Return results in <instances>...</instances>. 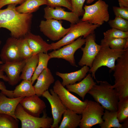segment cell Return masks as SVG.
<instances>
[{
  "label": "cell",
  "mask_w": 128,
  "mask_h": 128,
  "mask_svg": "<svg viewBox=\"0 0 128 128\" xmlns=\"http://www.w3.org/2000/svg\"><path fill=\"white\" fill-rule=\"evenodd\" d=\"M0 78L2 79L5 82H8V79L6 75L4 74V72L0 69ZM0 90L1 92L9 98H14L13 91L8 90L6 89V87L3 82L0 81Z\"/></svg>",
  "instance_id": "cell-37"
},
{
  "label": "cell",
  "mask_w": 128,
  "mask_h": 128,
  "mask_svg": "<svg viewBox=\"0 0 128 128\" xmlns=\"http://www.w3.org/2000/svg\"><path fill=\"white\" fill-rule=\"evenodd\" d=\"M18 40L12 37L8 38L2 48L0 57L3 63L18 62L23 60L19 53Z\"/></svg>",
  "instance_id": "cell-15"
},
{
  "label": "cell",
  "mask_w": 128,
  "mask_h": 128,
  "mask_svg": "<svg viewBox=\"0 0 128 128\" xmlns=\"http://www.w3.org/2000/svg\"><path fill=\"white\" fill-rule=\"evenodd\" d=\"M116 60L113 74L114 83L111 87L116 90L119 100L128 97V49Z\"/></svg>",
  "instance_id": "cell-3"
},
{
  "label": "cell",
  "mask_w": 128,
  "mask_h": 128,
  "mask_svg": "<svg viewBox=\"0 0 128 128\" xmlns=\"http://www.w3.org/2000/svg\"><path fill=\"white\" fill-rule=\"evenodd\" d=\"M26 0H0V9L4 6L9 4L20 5L23 3Z\"/></svg>",
  "instance_id": "cell-39"
},
{
  "label": "cell",
  "mask_w": 128,
  "mask_h": 128,
  "mask_svg": "<svg viewBox=\"0 0 128 128\" xmlns=\"http://www.w3.org/2000/svg\"><path fill=\"white\" fill-rule=\"evenodd\" d=\"M82 37H80L72 43L48 53L50 59H63L68 62L71 65L77 67L74 58V54L78 50L81 48L85 44V39L82 38Z\"/></svg>",
  "instance_id": "cell-11"
},
{
  "label": "cell",
  "mask_w": 128,
  "mask_h": 128,
  "mask_svg": "<svg viewBox=\"0 0 128 128\" xmlns=\"http://www.w3.org/2000/svg\"><path fill=\"white\" fill-rule=\"evenodd\" d=\"M90 68L89 67L85 65L80 69L69 73H62L56 72V74L61 78L62 80L61 83L64 87L67 85L73 84L77 82H80L87 75L89 72Z\"/></svg>",
  "instance_id": "cell-21"
},
{
  "label": "cell",
  "mask_w": 128,
  "mask_h": 128,
  "mask_svg": "<svg viewBox=\"0 0 128 128\" xmlns=\"http://www.w3.org/2000/svg\"><path fill=\"white\" fill-rule=\"evenodd\" d=\"M120 7H128V0H117Z\"/></svg>",
  "instance_id": "cell-40"
},
{
  "label": "cell",
  "mask_w": 128,
  "mask_h": 128,
  "mask_svg": "<svg viewBox=\"0 0 128 128\" xmlns=\"http://www.w3.org/2000/svg\"><path fill=\"white\" fill-rule=\"evenodd\" d=\"M100 26L81 20L76 23L71 24L69 30L63 37L57 42L51 44V50L59 49L72 43L80 37H83L85 38L89 34L94 33L95 30Z\"/></svg>",
  "instance_id": "cell-4"
},
{
  "label": "cell",
  "mask_w": 128,
  "mask_h": 128,
  "mask_svg": "<svg viewBox=\"0 0 128 128\" xmlns=\"http://www.w3.org/2000/svg\"><path fill=\"white\" fill-rule=\"evenodd\" d=\"M62 21L54 19L42 20L39 27L40 31L46 37L53 41H59L68 32L70 27L64 28Z\"/></svg>",
  "instance_id": "cell-10"
},
{
  "label": "cell",
  "mask_w": 128,
  "mask_h": 128,
  "mask_svg": "<svg viewBox=\"0 0 128 128\" xmlns=\"http://www.w3.org/2000/svg\"><path fill=\"white\" fill-rule=\"evenodd\" d=\"M3 64V63L1 61H0V64Z\"/></svg>",
  "instance_id": "cell-43"
},
{
  "label": "cell",
  "mask_w": 128,
  "mask_h": 128,
  "mask_svg": "<svg viewBox=\"0 0 128 128\" xmlns=\"http://www.w3.org/2000/svg\"><path fill=\"white\" fill-rule=\"evenodd\" d=\"M27 60L0 64V69L5 73L8 79V82L10 85H15L20 81V74Z\"/></svg>",
  "instance_id": "cell-17"
},
{
  "label": "cell",
  "mask_w": 128,
  "mask_h": 128,
  "mask_svg": "<svg viewBox=\"0 0 128 128\" xmlns=\"http://www.w3.org/2000/svg\"><path fill=\"white\" fill-rule=\"evenodd\" d=\"M14 98L25 97L36 94L34 88L31 82L27 80H23L13 91Z\"/></svg>",
  "instance_id": "cell-26"
},
{
  "label": "cell",
  "mask_w": 128,
  "mask_h": 128,
  "mask_svg": "<svg viewBox=\"0 0 128 128\" xmlns=\"http://www.w3.org/2000/svg\"></svg>",
  "instance_id": "cell-44"
},
{
  "label": "cell",
  "mask_w": 128,
  "mask_h": 128,
  "mask_svg": "<svg viewBox=\"0 0 128 128\" xmlns=\"http://www.w3.org/2000/svg\"><path fill=\"white\" fill-rule=\"evenodd\" d=\"M128 120L127 118L123 122V123L122 125L123 128H128Z\"/></svg>",
  "instance_id": "cell-41"
},
{
  "label": "cell",
  "mask_w": 128,
  "mask_h": 128,
  "mask_svg": "<svg viewBox=\"0 0 128 128\" xmlns=\"http://www.w3.org/2000/svg\"><path fill=\"white\" fill-rule=\"evenodd\" d=\"M96 83L94 82L90 73L88 74L79 82L66 86L69 92L76 94L84 100L86 94Z\"/></svg>",
  "instance_id": "cell-19"
},
{
  "label": "cell",
  "mask_w": 128,
  "mask_h": 128,
  "mask_svg": "<svg viewBox=\"0 0 128 128\" xmlns=\"http://www.w3.org/2000/svg\"><path fill=\"white\" fill-rule=\"evenodd\" d=\"M86 3L87 4H90L91 3L95 0H86Z\"/></svg>",
  "instance_id": "cell-42"
},
{
  "label": "cell",
  "mask_w": 128,
  "mask_h": 128,
  "mask_svg": "<svg viewBox=\"0 0 128 128\" xmlns=\"http://www.w3.org/2000/svg\"><path fill=\"white\" fill-rule=\"evenodd\" d=\"M100 45L107 46L113 50L126 49L128 48V38L104 37L101 40Z\"/></svg>",
  "instance_id": "cell-28"
},
{
  "label": "cell",
  "mask_w": 128,
  "mask_h": 128,
  "mask_svg": "<svg viewBox=\"0 0 128 128\" xmlns=\"http://www.w3.org/2000/svg\"><path fill=\"white\" fill-rule=\"evenodd\" d=\"M108 7V5L102 0H98L90 5H85L81 20L92 24L101 25L109 20Z\"/></svg>",
  "instance_id": "cell-6"
},
{
  "label": "cell",
  "mask_w": 128,
  "mask_h": 128,
  "mask_svg": "<svg viewBox=\"0 0 128 128\" xmlns=\"http://www.w3.org/2000/svg\"><path fill=\"white\" fill-rule=\"evenodd\" d=\"M85 39V45L84 47L81 48L83 54L78 64L82 67L86 65L90 68L102 46L96 43L94 33L89 34Z\"/></svg>",
  "instance_id": "cell-12"
},
{
  "label": "cell",
  "mask_w": 128,
  "mask_h": 128,
  "mask_svg": "<svg viewBox=\"0 0 128 128\" xmlns=\"http://www.w3.org/2000/svg\"><path fill=\"white\" fill-rule=\"evenodd\" d=\"M41 117L31 115L26 112L19 103L15 111L16 118L20 120L22 128H49L52 124V118L47 116L45 110Z\"/></svg>",
  "instance_id": "cell-7"
},
{
  "label": "cell",
  "mask_w": 128,
  "mask_h": 128,
  "mask_svg": "<svg viewBox=\"0 0 128 128\" xmlns=\"http://www.w3.org/2000/svg\"><path fill=\"white\" fill-rule=\"evenodd\" d=\"M88 93L99 103L104 109L110 111H117L119 97L116 90L106 81H98Z\"/></svg>",
  "instance_id": "cell-2"
},
{
  "label": "cell",
  "mask_w": 128,
  "mask_h": 128,
  "mask_svg": "<svg viewBox=\"0 0 128 128\" xmlns=\"http://www.w3.org/2000/svg\"><path fill=\"white\" fill-rule=\"evenodd\" d=\"M53 89L67 109L81 114L89 100L86 99L83 101L80 100L66 89L59 80L55 82Z\"/></svg>",
  "instance_id": "cell-8"
},
{
  "label": "cell",
  "mask_w": 128,
  "mask_h": 128,
  "mask_svg": "<svg viewBox=\"0 0 128 128\" xmlns=\"http://www.w3.org/2000/svg\"><path fill=\"white\" fill-rule=\"evenodd\" d=\"M104 109L96 101L88 100L83 111L79 126L81 128H90L96 125L102 123Z\"/></svg>",
  "instance_id": "cell-9"
},
{
  "label": "cell",
  "mask_w": 128,
  "mask_h": 128,
  "mask_svg": "<svg viewBox=\"0 0 128 128\" xmlns=\"http://www.w3.org/2000/svg\"><path fill=\"white\" fill-rule=\"evenodd\" d=\"M113 9L115 16L128 20V7L114 6Z\"/></svg>",
  "instance_id": "cell-38"
},
{
  "label": "cell",
  "mask_w": 128,
  "mask_h": 128,
  "mask_svg": "<svg viewBox=\"0 0 128 128\" xmlns=\"http://www.w3.org/2000/svg\"><path fill=\"white\" fill-rule=\"evenodd\" d=\"M48 5L47 0H26L20 5L16 7L15 9L21 13L32 14L37 10L41 6Z\"/></svg>",
  "instance_id": "cell-24"
},
{
  "label": "cell",
  "mask_w": 128,
  "mask_h": 128,
  "mask_svg": "<svg viewBox=\"0 0 128 128\" xmlns=\"http://www.w3.org/2000/svg\"><path fill=\"white\" fill-rule=\"evenodd\" d=\"M86 0H71L72 8V11L79 17L83 16L84 13L83 6Z\"/></svg>",
  "instance_id": "cell-35"
},
{
  "label": "cell",
  "mask_w": 128,
  "mask_h": 128,
  "mask_svg": "<svg viewBox=\"0 0 128 128\" xmlns=\"http://www.w3.org/2000/svg\"><path fill=\"white\" fill-rule=\"evenodd\" d=\"M36 94L24 97L19 103L24 110L28 114L37 117L45 110L44 102Z\"/></svg>",
  "instance_id": "cell-16"
},
{
  "label": "cell",
  "mask_w": 128,
  "mask_h": 128,
  "mask_svg": "<svg viewBox=\"0 0 128 128\" xmlns=\"http://www.w3.org/2000/svg\"><path fill=\"white\" fill-rule=\"evenodd\" d=\"M117 111V118L120 123L128 118V97L119 100Z\"/></svg>",
  "instance_id": "cell-31"
},
{
  "label": "cell",
  "mask_w": 128,
  "mask_h": 128,
  "mask_svg": "<svg viewBox=\"0 0 128 128\" xmlns=\"http://www.w3.org/2000/svg\"><path fill=\"white\" fill-rule=\"evenodd\" d=\"M38 54L39 56L38 63L31 78V82L32 84L42 72L47 68L48 61L50 59L47 53L41 52Z\"/></svg>",
  "instance_id": "cell-29"
},
{
  "label": "cell",
  "mask_w": 128,
  "mask_h": 128,
  "mask_svg": "<svg viewBox=\"0 0 128 128\" xmlns=\"http://www.w3.org/2000/svg\"><path fill=\"white\" fill-rule=\"evenodd\" d=\"M58 128H76L79 124L82 116L72 110L67 109Z\"/></svg>",
  "instance_id": "cell-23"
},
{
  "label": "cell",
  "mask_w": 128,
  "mask_h": 128,
  "mask_svg": "<svg viewBox=\"0 0 128 128\" xmlns=\"http://www.w3.org/2000/svg\"><path fill=\"white\" fill-rule=\"evenodd\" d=\"M44 17L46 19H54L58 20H64L73 24L79 20V17L71 11H66L60 6L47 5L44 9Z\"/></svg>",
  "instance_id": "cell-14"
},
{
  "label": "cell",
  "mask_w": 128,
  "mask_h": 128,
  "mask_svg": "<svg viewBox=\"0 0 128 128\" xmlns=\"http://www.w3.org/2000/svg\"><path fill=\"white\" fill-rule=\"evenodd\" d=\"M37 79L33 87L36 94L39 97L42 96L44 92L48 90L55 81L51 72L48 68L42 72Z\"/></svg>",
  "instance_id": "cell-20"
},
{
  "label": "cell",
  "mask_w": 128,
  "mask_h": 128,
  "mask_svg": "<svg viewBox=\"0 0 128 128\" xmlns=\"http://www.w3.org/2000/svg\"><path fill=\"white\" fill-rule=\"evenodd\" d=\"M32 50L33 55L41 52L47 53L51 50V44L48 43L40 36L30 32L24 37Z\"/></svg>",
  "instance_id": "cell-18"
},
{
  "label": "cell",
  "mask_w": 128,
  "mask_h": 128,
  "mask_svg": "<svg viewBox=\"0 0 128 128\" xmlns=\"http://www.w3.org/2000/svg\"><path fill=\"white\" fill-rule=\"evenodd\" d=\"M104 38H128V31L125 32L112 28L103 33Z\"/></svg>",
  "instance_id": "cell-34"
},
{
  "label": "cell",
  "mask_w": 128,
  "mask_h": 128,
  "mask_svg": "<svg viewBox=\"0 0 128 128\" xmlns=\"http://www.w3.org/2000/svg\"><path fill=\"white\" fill-rule=\"evenodd\" d=\"M49 6L64 7L72 11V8L71 0H47Z\"/></svg>",
  "instance_id": "cell-36"
},
{
  "label": "cell",
  "mask_w": 128,
  "mask_h": 128,
  "mask_svg": "<svg viewBox=\"0 0 128 128\" xmlns=\"http://www.w3.org/2000/svg\"><path fill=\"white\" fill-rule=\"evenodd\" d=\"M108 23L112 28L124 31H128V20L115 16L114 19L109 20Z\"/></svg>",
  "instance_id": "cell-33"
},
{
  "label": "cell",
  "mask_w": 128,
  "mask_h": 128,
  "mask_svg": "<svg viewBox=\"0 0 128 128\" xmlns=\"http://www.w3.org/2000/svg\"><path fill=\"white\" fill-rule=\"evenodd\" d=\"M38 60V54L33 55L27 59L20 75L21 79L31 81L32 77L37 67Z\"/></svg>",
  "instance_id": "cell-25"
},
{
  "label": "cell",
  "mask_w": 128,
  "mask_h": 128,
  "mask_svg": "<svg viewBox=\"0 0 128 128\" xmlns=\"http://www.w3.org/2000/svg\"><path fill=\"white\" fill-rule=\"evenodd\" d=\"M19 121L10 115L0 113V128H18Z\"/></svg>",
  "instance_id": "cell-32"
},
{
  "label": "cell",
  "mask_w": 128,
  "mask_h": 128,
  "mask_svg": "<svg viewBox=\"0 0 128 128\" xmlns=\"http://www.w3.org/2000/svg\"><path fill=\"white\" fill-rule=\"evenodd\" d=\"M101 46L89 71L91 73L92 77L96 81L95 74L97 69L102 66H105L110 69V73L114 71L116 61L123 55L126 49L113 50L107 46Z\"/></svg>",
  "instance_id": "cell-5"
},
{
  "label": "cell",
  "mask_w": 128,
  "mask_h": 128,
  "mask_svg": "<svg viewBox=\"0 0 128 128\" xmlns=\"http://www.w3.org/2000/svg\"><path fill=\"white\" fill-rule=\"evenodd\" d=\"M16 5L9 4L5 9H0V28L9 30L11 37L18 39L30 32L32 14L21 13L15 9ZM0 40V45L1 43Z\"/></svg>",
  "instance_id": "cell-1"
},
{
  "label": "cell",
  "mask_w": 128,
  "mask_h": 128,
  "mask_svg": "<svg viewBox=\"0 0 128 128\" xmlns=\"http://www.w3.org/2000/svg\"><path fill=\"white\" fill-rule=\"evenodd\" d=\"M102 118L104 121L99 124L101 128H123L117 118V111L105 110Z\"/></svg>",
  "instance_id": "cell-27"
},
{
  "label": "cell",
  "mask_w": 128,
  "mask_h": 128,
  "mask_svg": "<svg viewBox=\"0 0 128 128\" xmlns=\"http://www.w3.org/2000/svg\"><path fill=\"white\" fill-rule=\"evenodd\" d=\"M24 97L11 98L0 93V113L10 115L16 119L15 113L18 105Z\"/></svg>",
  "instance_id": "cell-22"
},
{
  "label": "cell",
  "mask_w": 128,
  "mask_h": 128,
  "mask_svg": "<svg viewBox=\"0 0 128 128\" xmlns=\"http://www.w3.org/2000/svg\"><path fill=\"white\" fill-rule=\"evenodd\" d=\"M50 91H46L42 96L47 100L51 107L53 122L51 128H58L62 115L67 109L53 89H50Z\"/></svg>",
  "instance_id": "cell-13"
},
{
  "label": "cell",
  "mask_w": 128,
  "mask_h": 128,
  "mask_svg": "<svg viewBox=\"0 0 128 128\" xmlns=\"http://www.w3.org/2000/svg\"><path fill=\"white\" fill-rule=\"evenodd\" d=\"M18 46L19 55L23 60L28 59L33 55L32 51L24 37L18 39Z\"/></svg>",
  "instance_id": "cell-30"
}]
</instances>
